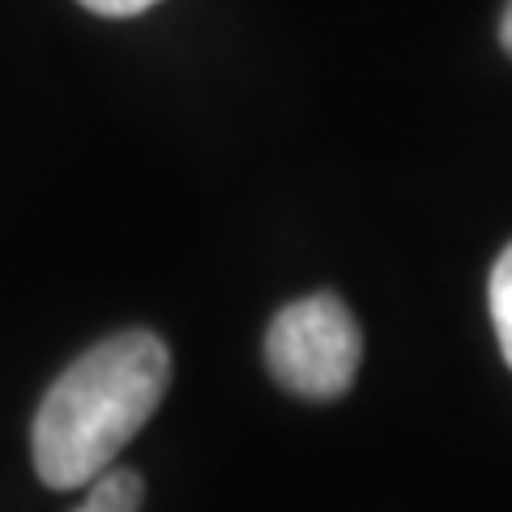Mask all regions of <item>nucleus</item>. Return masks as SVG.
I'll return each instance as SVG.
<instances>
[{"instance_id":"nucleus-1","label":"nucleus","mask_w":512,"mask_h":512,"mask_svg":"<svg viewBox=\"0 0 512 512\" xmlns=\"http://www.w3.org/2000/svg\"><path fill=\"white\" fill-rule=\"evenodd\" d=\"M171 384V350L150 329L116 333L73 359L47 389L30 448L47 487L77 491L111 470Z\"/></svg>"},{"instance_id":"nucleus-2","label":"nucleus","mask_w":512,"mask_h":512,"mask_svg":"<svg viewBox=\"0 0 512 512\" xmlns=\"http://www.w3.org/2000/svg\"><path fill=\"white\" fill-rule=\"evenodd\" d=\"M363 333L338 295L295 299L269 320L265 367L286 393L333 402L359 376Z\"/></svg>"},{"instance_id":"nucleus-3","label":"nucleus","mask_w":512,"mask_h":512,"mask_svg":"<svg viewBox=\"0 0 512 512\" xmlns=\"http://www.w3.org/2000/svg\"><path fill=\"white\" fill-rule=\"evenodd\" d=\"M141 500H146L141 474L111 466L94 478V483H86V500L73 512H141Z\"/></svg>"},{"instance_id":"nucleus-4","label":"nucleus","mask_w":512,"mask_h":512,"mask_svg":"<svg viewBox=\"0 0 512 512\" xmlns=\"http://www.w3.org/2000/svg\"><path fill=\"white\" fill-rule=\"evenodd\" d=\"M491 325H495V338H500L504 350V363L512 367V244L500 252V261L491 269Z\"/></svg>"},{"instance_id":"nucleus-5","label":"nucleus","mask_w":512,"mask_h":512,"mask_svg":"<svg viewBox=\"0 0 512 512\" xmlns=\"http://www.w3.org/2000/svg\"><path fill=\"white\" fill-rule=\"evenodd\" d=\"M90 13H103V18H137V13L154 9L158 0H82Z\"/></svg>"},{"instance_id":"nucleus-6","label":"nucleus","mask_w":512,"mask_h":512,"mask_svg":"<svg viewBox=\"0 0 512 512\" xmlns=\"http://www.w3.org/2000/svg\"><path fill=\"white\" fill-rule=\"evenodd\" d=\"M500 43H504V52L512 56V0L504 5V18H500Z\"/></svg>"}]
</instances>
